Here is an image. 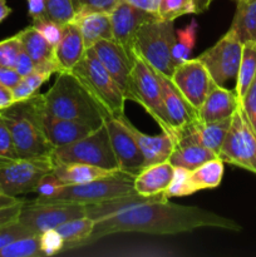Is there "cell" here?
<instances>
[{
    "label": "cell",
    "mask_w": 256,
    "mask_h": 257,
    "mask_svg": "<svg viewBox=\"0 0 256 257\" xmlns=\"http://www.w3.org/2000/svg\"><path fill=\"white\" fill-rule=\"evenodd\" d=\"M201 227L240 231L233 220L197 206H182L165 200L152 201L130 208L113 217L94 223L84 246L114 233L140 232L148 235H177Z\"/></svg>",
    "instance_id": "1"
},
{
    "label": "cell",
    "mask_w": 256,
    "mask_h": 257,
    "mask_svg": "<svg viewBox=\"0 0 256 257\" xmlns=\"http://www.w3.org/2000/svg\"><path fill=\"white\" fill-rule=\"evenodd\" d=\"M0 117L12 133L18 157L27 160L52 158L54 147L50 145L43 127L42 94L14 102L2 110Z\"/></svg>",
    "instance_id": "2"
},
{
    "label": "cell",
    "mask_w": 256,
    "mask_h": 257,
    "mask_svg": "<svg viewBox=\"0 0 256 257\" xmlns=\"http://www.w3.org/2000/svg\"><path fill=\"white\" fill-rule=\"evenodd\" d=\"M42 105L47 114L95 127L102 125L108 118L72 72L58 73L54 84L42 94Z\"/></svg>",
    "instance_id": "3"
},
{
    "label": "cell",
    "mask_w": 256,
    "mask_h": 257,
    "mask_svg": "<svg viewBox=\"0 0 256 257\" xmlns=\"http://www.w3.org/2000/svg\"><path fill=\"white\" fill-rule=\"evenodd\" d=\"M70 72L78 78L108 118L124 115L125 95L122 88L105 70L92 49L85 50L82 59Z\"/></svg>",
    "instance_id": "4"
},
{
    "label": "cell",
    "mask_w": 256,
    "mask_h": 257,
    "mask_svg": "<svg viewBox=\"0 0 256 257\" xmlns=\"http://www.w3.org/2000/svg\"><path fill=\"white\" fill-rule=\"evenodd\" d=\"M125 99L138 103L156 120L162 132L170 135L176 141V132L166 113L162 88L157 72L136 53L132 72L125 89Z\"/></svg>",
    "instance_id": "5"
},
{
    "label": "cell",
    "mask_w": 256,
    "mask_h": 257,
    "mask_svg": "<svg viewBox=\"0 0 256 257\" xmlns=\"http://www.w3.org/2000/svg\"><path fill=\"white\" fill-rule=\"evenodd\" d=\"M137 193L135 190V176L117 171L107 177L98 178L80 185L64 186L54 197H39V203H63V205H92L109 198Z\"/></svg>",
    "instance_id": "6"
},
{
    "label": "cell",
    "mask_w": 256,
    "mask_h": 257,
    "mask_svg": "<svg viewBox=\"0 0 256 257\" xmlns=\"http://www.w3.org/2000/svg\"><path fill=\"white\" fill-rule=\"evenodd\" d=\"M175 43L176 32L173 22L156 18L145 23L138 29L135 39V50L156 72L171 79L176 69L172 55Z\"/></svg>",
    "instance_id": "7"
},
{
    "label": "cell",
    "mask_w": 256,
    "mask_h": 257,
    "mask_svg": "<svg viewBox=\"0 0 256 257\" xmlns=\"http://www.w3.org/2000/svg\"><path fill=\"white\" fill-rule=\"evenodd\" d=\"M52 161L53 165L85 163L107 171H119L105 123L82 140L54 148Z\"/></svg>",
    "instance_id": "8"
},
{
    "label": "cell",
    "mask_w": 256,
    "mask_h": 257,
    "mask_svg": "<svg viewBox=\"0 0 256 257\" xmlns=\"http://www.w3.org/2000/svg\"><path fill=\"white\" fill-rule=\"evenodd\" d=\"M217 157L223 163H230L256 175V133L240 107L232 114L230 128Z\"/></svg>",
    "instance_id": "9"
},
{
    "label": "cell",
    "mask_w": 256,
    "mask_h": 257,
    "mask_svg": "<svg viewBox=\"0 0 256 257\" xmlns=\"http://www.w3.org/2000/svg\"><path fill=\"white\" fill-rule=\"evenodd\" d=\"M53 167L52 158L0 161V190L13 197L35 192L39 181Z\"/></svg>",
    "instance_id": "10"
},
{
    "label": "cell",
    "mask_w": 256,
    "mask_h": 257,
    "mask_svg": "<svg viewBox=\"0 0 256 257\" xmlns=\"http://www.w3.org/2000/svg\"><path fill=\"white\" fill-rule=\"evenodd\" d=\"M243 43L228 29V32L210 49L198 57L218 85L237 78Z\"/></svg>",
    "instance_id": "11"
},
{
    "label": "cell",
    "mask_w": 256,
    "mask_h": 257,
    "mask_svg": "<svg viewBox=\"0 0 256 257\" xmlns=\"http://www.w3.org/2000/svg\"><path fill=\"white\" fill-rule=\"evenodd\" d=\"M85 216L83 205H63V203H39L25 201L19 215V222L33 232L40 233L53 230L69 220Z\"/></svg>",
    "instance_id": "12"
},
{
    "label": "cell",
    "mask_w": 256,
    "mask_h": 257,
    "mask_svg": "<svg viewBox=\"0 0 256 257\" xmlns=\"http://www.w3.org/2000/svg\"><path fill=\"white\" fill-rule=\"evenodd\" d=\"M171 82L193 109L198 110L215 84L210 73L198 58L188 59L176 67Z\"/></svg>",
    "instance_id": "13"
},
{
    "label": "cell",
    "mask_w": 256,
    "mask_h": 257,
    "mask_svg": "<svg viewBox=\"0 0 256 257\" xmlns=\"http://www.w3.org/2000/svg\"><path fill=\"white\" fill-rule=\"evenodd\" d=\"M109 135L110 145L118 162V168L128 175L137 176L145 168V158L130 132L120 118H107L104 120Z\"/></svg>",
    "instance_id": "14"
},
{
    "label": "cell",
    "mask_w": 256,
    "mask_h": 257,
    "mask_svg": "<svg viewBox=\"0 0 256 257\" xmlns=\"http://www.w3.org/2000/svg\"><path fill=\"white\" fill-rule=\"evenodd\" d=\"M113 39L119 43L131 55L136 54L135 39L138 29L145 23L158 18L157 14L136 8L124 0H119L109 12Z\"/></svg>",
    "instance_id": "15"
},
{
    "label": "cell",
    "mask_w": 256,
    "mask_h": 257,
    "mask_svg": "<svg viewBox=\"0 0 256 257\" xmlns=\"http://www.w3.org/2000/svg\"><path fill=\"white\" fill-rule=\"evenodd\" d=\"M90 49L94 52L95 57L102 63L105 70L112 75L113 79L125 93L136 54L131 55L114 39L98 40Z\"/></svg>",
    "instance_id": "16"
},
{
    "label": "cell",
    "mask_w": 256,
    "mask_h": 257,
    "mask_svg": "<svg viewBox=\"0 0 256 257\" xmlns=\"http://www.w3.org/2000/svg\"><path fill=\"white\" fill-rule=\"evenodd\" d=\"M22 47L34 63L35 70L52 75L59 73L60 68L55 58V48L43 38L33 25L18 33Z\"/></svg>",
    "instance_id": "17"
},
{
    "label": "cell",
    "mask_w": 256,
    "mask_h": 257,
    "mask_svg": "<svg viewBox=\"0 0 256 257\" xmlns=\"http://www.w3.org/2000/svg\"><path fill=\"white\" fill-rule=\"evenodd\" d=\"M43 127H44L48 141L54 148L70 145L75 141L82 140L98 128L88 123L54 117V115L47 114L44 110H43Z\"/></svg>",
    "instance_id": "18"
},
{
    "label": "cell",
    "mask_w": 256,
    "mask_h": 257,
    "mask_svg": "<svg viewBox=\"0 0 256 257\" xmlns=\"http://www.w3.org/2000/svg\"><path fill=\"white\" fill-rule=\"evenodd\" d=\"M123 123L130 130L135 137L143 158H145V167L156 165V163L167 162L175 148V140L167 133L162 132L157 136H150L141 132L130 122L125 114L122 117Z\"/></svg>",
    "instance_id": "19"
},
{
    "label": "cell",
    "mask_w": 256,
    "mask_h": 257,
    "mask_svg": "<svg viewBox=\"0 0 256 257\" xmlns=\"http://www.w3.org/2000/svg\"><path fill=\"white\" fill-rule=\"evenodd\" d=\"M240 107V100L235 90L226 89L223 85L213 84L197 110L198 119L202 122H216L232 117Z\"/></svg>",
    "instance_id": "20"
},
{
    "label": "cell",
    "mask_w": 256,
    "mask_h": 257,
    "mask_svg": "<svg viewBox=\"0 0 256 257\" xmlns=\"http://www.w3.org/2000/svg\"><path fill=\"white\" fill-rule=\"evenodd\" d=\"M213 158H217V156L212 151L200 145L187 131L181 130L177 133L175 148L168 162L173 167H182L192 171Z\"/></svg>",
    "instance_id": "21"
},
{
    "label": "cell",
    "mask_w": 256,
    "mask_h": 257,
    "mask_svg": "<svg viewBox=\"0 0 256 257\" xmlns=\"http://www.w3.org/2000/svg\"><path fill=\"white\" fill-rule=\"evenodd\" d=\"M157 75L161 83V88H162L166 113H167L168 119H170L171 124L175 130L176 137H177V133L182 128H185L188 123H191L197 118V110L193 109L188 104L187 100L178 92V89L171 82L170 78L165 77V75L158 72Z\"/></svg>",
    "instance_id": "22"
},
{
    "label": "cell",
    "mask_w": 256,
    "mask_h": 257,
    "mask_svg": "<svg viewBox=\"0 0 256 257\" xmlns=\"http://www.w3.org/2000/svg\"><path fill=\"white\" fill-rule=\"evenodd\" d=\"M165 198H167L165 196V193L151 196V197H145V196H141L138 195V193L120 196V197L109 198V200L102 201V202L85 205V216L92 218L94 222H97V221L113 217V216L115 215H119V213L124 212V211L130 210V208L132 207H136V206L143 205V203L147 202H152V201L165 200Z\"/></svg>",
    "instance_id": "23"
},
{
    "label": "cell",
    "mask_w": 256,
    "mask_h": 257,
    "mask_svg": "<svg viewBox=\"0 0 256 257\" xmlns=\"http://www.w3.org/2000/svg\"><path fill=\"white\" fill-rule=\"evenodd\" d=\"M85 50L79 28L73 22L65 24L63 27L62 39L55 47V58L60 72H70L82 59Z\"/></svg>",
    "instance_id": "24"
},
{
    "label": "cell",
    "mask_w": 256,
    "mask_h": 257,
    "mask_svg": "<svg viewBox=\"0 0 256 257\" xmlns=\"http://www.w3.org/2000/svg\"><path fill=\"white\" fill-rule=\"evenodd\" d=\"M173 171L175 167L168 161L145 167L135 177L136 192L145 197L161 195L170 186Z\"/></svg>",
    "instance_id": "25"
},
{
    "label": "cell",
    "mask_w": 256,
    "mask_h": 257,
    "mask_svg": "<svg viewBox=\"0 0 256 257\" xmlns=\"http://www.w3.org/2000/svg\"><path fill=\"white\" fill-rule=\"evenodd\" d=\"M73 23L82 33L85 49L92 48L98 40L113 39L112 22L109 13L88 12L75 14Z\"/></svg>",
    "instance_id": "26"
},
{
    "label": "cell",
    "mask_w": 256,
    "mask_h": 257,
    "mask_svg": "<svg viewBox=\"0 0 256 257\" xmlns=\"http://www.w3.org/2000/svg\"><path fill=\"white\" fill-rule=\"evenodd\" d=\"M231 118L216 120V122H202L197 117L182 130L187 131L200 145H202L203 147L212 151L216 156H218V152H220L226 135H227L228 128H230Z\"/></svg>",
    "instance_id": "27"
},
{
    "label": "cell",
    "mask_w": 256,
    "mask_h": 257,
    "mask_svg": "<svg viewBox=\"0 0 256 257\" xmlns=\"http://www.w3.org/2000/svg\"><path fill=\"white\" fill-rule=\"evenodd\" d=\"M53 172L58 176L65 186L80 185L98 178L107 177L117 171H107L97 166L85 165V163H60L54 165Z\"/></svg>",
    "instance_id": "28"
},
{
    "label": "cell",
    "mask_w": 256,
    "mask_h": 257,
    "mask_svg": "<svg viewBox=\"0 0 256 257\" xmlns=\"http://www.w3.org/2000/svg\"><path fill=\"white\" fill-rule=\"evenodd\" d=\"M223 162L220 158L207 161L200 167L190 171L188 186L191 195L202 190H213L218 187L223 177Z\"/></svg>",
    "instance_id": "29"
},
{
    "label": "cell",
    "mask_w": 256,
    "mask_h": 257,
    "mask_svg": "<svg viewBox=\"0 0 256 257\" xmlns=\"http://www.w3.org/2000/svg\"><path fill=\"white\" fill-rule=\"evenodd\" d=\"M230 30L242 43L247 40L256 42V0L237 2Z\"/></svg>",
    "instance_id": "30"
},
{
    "label": "cell",
    "mask_w": 256,
    "mask_h": 257,
    "mask_svg": "<svg viewBox=\"0 0 256 257\" xmlns=\"http://www.w3.org/2000/svg\"><path fill=\"white\" fill-rule=\"evenodd\" d=\"M94 223L95 222L92 218L83 216V217L69 220L58 226L55 230L64 240V251L69 250V248L83 247L85 241L92 233Z\"/></svg>",
    "instance_id": "31"
},
{
    "label": "cell",
    "mask_w": 256,
    "mask_h": 257,
    "mask_svg": "<svg viewBox=\"0 0 256 257\" xmlns=\"http://www.w3.org/2000/svg\"><path fill=\"white\" fill-rule=\"evenodd\" d=\"M256 75V42L247 40L242 44L240 68L236 78L235 92L238 100L243 97Z\"/></svg>",
    "instance_id": "32"
},
{
    "label": "cell",
    "mask_w": 256,
    "mask_h": 257,
    "mask_svg": "<svg viewBox=\"0 0 256 257\" xmlns=\"http://www.w3.org/2000/svg\"><path fill=\"white\" fill-rule=\"evenodd\" d=\"M198 24L195 19L186 28L176 32V43L173 47V62L176 67L186 60L191 59L192 50L196 44V35H197Z\"/></svg>",
    "instance_id": "33"
},
{
    "label": "cell",
    "mask_w": 256,
    "mask_h": 257,
    "mask_svg": "<svg viewBox=\"0 0 256 257\" xmlns=\"http://www.w3.org/2000/svg\"><path fill=\"white\" fill-rule=\"evenodd\" d=\"M0 257H45L40 246V235L22 237L0 250Z\"/></svg>",
    "instance_id": "34"
},
{
    "label": "cell",
    "mask_w": 256,
    "mask_h": 257,
    "mask_svg": "<svg viewBox=\"0 0 256 257\" xmlns=\"http://www.w3.org/2000/svg\"><path fill=\"white\" fill-rule=\"evenodd\" d=\"M50 77H52V75L47 74V73L38 72V70H33L30 74L22 77L20 82L12 89L14 102L29 99V98L37 95L40 87H42L47 80H49Z\"/></svg>",
    "instance_id": "35"
},
{
    "label": "cell",
    "mask_w": 256,
    "mask_h": 257,
    "mask_svg": "<svg viewBox=\"0 0 256 257\" xmlns=\"http://www.w3.org/2000/svg\"><path fill=\"white\" fill-rule=\"evenodd\" d=\"M186 14H196L193 0H160L157 15L160 19L173 22Z\"/></svg>",
    "instance_id": "36"
},
{
    "label": "cell",
    "mask_w": 256,
    "mask_h": 257,
    "mask_svg": "<svg viewBox=\"0 0 256 257\" xmlns=\"http://www.w3.org/2000/svg\"><path fill=\"white\" fill-rule=\"evenodd\" d=\"M75 17L72 0H47L45 19L53 20L60 25L73 22Z\"/></svg>",
    "instance_id": "37"
},
{
    "label": "cell",
    "mask_w": 256,
    "mask_h": 257,
    "mask_svg": "<svg viewBox=\"0 0 256 257\" xmlns=\"http://www.w3.org/2000/svg\"><path fill=\"white\" fill-rule=\"evenodd\" d=\"M188 175L190 171L182 167H175L173 171V177L171 181L170 186L165 191V196L170 197H185L190 196V186H188Z\"/></svg>",
    "instance_id": "38"
},
{
    "label": "cell",
    "mask_w": 256,
    "mask_h": 257,
    "mask_svg": "<svg viewBox=\"0 0 256 257\" xmlns=\"http://www.w3.org/2000/svg\"><path fill=\"white\" fill-rule=\"evenodd\" d=\"M22 49V42L18 34L2 40L0 42V67L14 68L18 55Z\"/></svg>",
    "instance_id": "39"
},
{
    "label": "cell",
    "mask_w": 256,
    "mask_h": 257,
    "mask_svg": "<svg viewBox=\"0 0 256 257\" xmlns=\"http://www.w3.org/2000/svg\"><path fill=\"white\" fill-rule=\"evenodd\" d=\"M33 27L43 35L45 40L48 43L53 45V47H57L58 43L60 42L63 35V27L64 25H60L58 23L53 22V20L49 19H38V20H33Z\"/></svg>",
    "instance_id": "40"
},
{
    "label": "cell",
    "mask_w": 256,
    "mask_h": 257,
    "mask_svg": "<svg viewBox=\"0 0 256 257\" xmlns=\"http://www.w3.org/2000/svg\"><path fill=\"white\" fill-rule=\"evenodd\" d=\"M30 228L20 223L19 221L13 223H8V225L0 226V250L8 246L9 243L14 242L15 240H19L22 237H27V236L34 235Z\"/></svg>",
    "instance_id": "41"
},
{
    "label": "cell",
    "mask_w": 256,
    "mask_h": 257,
    "mask_svg": "<svg viewBox=\"0 0 256 257\" xmlns=\"http://www.w3.org/2000/svg\"><path fill=\"white\" fill-rule=\"evenodd\" d=\"M240 108L242 109L248 124L256 133V75L248 89L240 99Z\"/></svg>",
    "instance_id": "42"
},
{
    "label": "cell",
    "mask_w": 256,
    "mask_h": 257,
    "mask_svg": "<svg viewBox=\"0 0 256 257\" xmlns=\"http://www.w3.org/2000/svg\"><path fill=\"white\" fill-rule=\"evenodd\" d=\"M40 246L45 256H54L64 251V240L55 228L40 233Z\"/></svg>",
    "instance_id": "43"
},
{
    "label": "cell",
    "mask_w": 256,
    "mask_h": 257,
    "mask_svg": "<svg viewBox=\"0 0 256 257\" xmlns=\"http://www.w3.org/2000/svg\"><path fill=\"white\" fill-rule=\"evenodd\" d=\"M64 186L65 185L58 178V176L53 171H50L47 175L43 176L42 180L39 181L35 192L38 193L39 197H54L55 195H58L64 188Z\"/></svg>",
    "instance_id": "44"
},
{
    "label": "cell",
    "mask_w": 256,
    "mask_h": 257,
    "mask_svg": "<svg viewBox=\"0 0 256 257\" xmlns=\"http://www.w3.org/2000/svg\"><path fill=\"white\" fill-rule=\"evenodd\" d=\"M119 0H72L75 14L88 12L109 13Z\"/></svg>",
    "instance_id": "45"
},
{
    "label": "cell",
    "mask_w": 256,
    "mask_h": 257,
    "mask_svg": "<svg viewBox=\"0 0 256 257\" xmlns=\"http://www.w3.org/2000/svg\"><path fill=\"white\" fill-rule=\"evenodd\" d=\"M18 153L9 128L0 117V161L17 160Z\"/></svg>",
    "instance_id": "46"
},
{
    "label": "cell",
    "mask_w": 256,
    "mask_h": 257,
    "mask_svg": "<svg viewBox=\"0 0 256 257\" xmlns=\"http://www.w3.org/2000/svg\"><path fill=\"white\" fill-rule=\"evenodd\" d=\"M24 202L25 201L22 200L19 203H17V205L0 208V226L17 222V221L19 220L20 211H22V207L23 205H24Z\"/></svg>",
    "instance_id": "47"
},
{
    "label": "cell",
    "mask_w": 256,
    "mask_h": 257,
    "mask_svg": "<svg viewBox=\"0 0 256 257\" xmlns=\"http://www.w3.org/2000/svg\"><path fill=\"white\" fill-rule=\"evenodd\" d=\"M14 68L15 70L22 75V77H25V75L30 74L33 70H35L34 63H33L32 58L29 57V54H28L24 49L20 50L19 55H18L17 58V62H15Z\"/></svg>",
    "instance_id": "48"
},
{
    "label": "cell",
    "mask_w": 256,
    "mask_h": 257,
    "mask_svg": "<svg viewBox=\"0 0 256 257\" xmlns=\"http://www.w3.org/2000/svg\"><path fill=\"white\" fill-rule=\"evenodd\" d=\"M22 79V75L13 67H0V83L4 87L13 89Z\"/></svg>",
    "instance_id": "49"
},
{
    "label": "cell",
    "mask_w": 256,
    "mask_h": 257,
    "mask_svg": "<svg viewBox=\"0 0 256 257\" xmlns=\"http://www.w3.org/2000/svg\"><path fill=\"white\" fill-rule=\"evenodd\" d=\"M28 14L32 20H38L45 18V4L47 0H27Z\"/></svg>",
    "instance_id": "50"
},
{
    "label": "cell",
    "mask_w": 256,
    "mask_h": 257,
    "mask_svg": "<svg viewBox=\"0 0 256 257\" xmlns=\"http://www.w3.org/2000/svg\"><path fill=\"white\" fill-rule=\"evenodd\" d=\"M124 2L130 3L133 7L140 8V9L146 10V12L148 13L157 14L158 3H160V0H124Z\"/></svg>",
    "instance_id": "51"
},
{
    "label": "cell",
    "mask_w": 256,
    "mask_h": 257,
    "mask_svg": "<svg viewBox=\"0 0 256 257\" xmlns=\"http://www.w3.org/2000/svg\"><path fill=\"white\" fill-rule=\"evenodd\" d=\"M13 103H14V97H13L12 89L4 87L0 83V109H5L9 105H12Z\"/></svg>",
    "instance_id": "52"
},
{
    "label": "cell",
    "mask_w": 256,
    "mask_h": 257,
    "mask_svg": "<svg viewBox=\"0 0 256 257\" xmlns=\"http://www.w3.org/2000/svg\"><path fill=\"white\" fill-rule=\"evenodd\" d=\"M20 201H22L20 198L13 197V196L7 195V193L3 192V191L0 190V208L8 207V206L17 205V203H19Z\"/></svg>",
    "instance_id": "53"
},
{
    "label": "cell",
    "mask_w": 256,
    "mask_h": 257,
    "mask_svg": "<svg viewBox=\"0 0 256 257\" xmlns=\"http://www.w3.org/2000/svg\"><path fill=\"white\" fill-rule=\"evenodd\" d=\"M12 8L8 5L7 0H0V23L4 22L10 14H12Z\"/></svg>",
    "instance_id": "54"
},
{
    "label": "cell",
    "mask_w": 256,
    "mask_h": 257,
    "mask_svg": "<svg viewBox=\"0 0 256 257\" xmlns=\"http://www.w3.org/2000/svg\"><path fill=\"white\" fill-rule=\"evenodd\" d=\"M195 2V9L196 14H201V13H205L206 10L210 8L211 0H193Z\"/></svg>",
    "instance_id": "55"
},
{
    "label": "cell",
    "mask_w": 256,
    "mask_h": 257,
    "mask_svg": "<svg viewBox=\"0 0 256 257\" xmlns=\"http://www.w3.org/2000/svg\"><path fill=\"white\" fill-rule=\"evenodd\" d=\"M211 2H215V0H211ZM233 2H236V3H237V2H240V0H233Z\"/></svg>",
    "instance_id": "56"
},
{
    "label": "cell",
    "mask_w": 256,
    "mask_h": 257,
    "mask_svg": "<svg viewBox=\"0 0 256 257\" xmlns=\"http://www.w3.org/2000/svg\"><path fill=\"white\" fill-rule=\"evenodd\" d=\"M0 114H2V109H0Z\"/></svg>",
    "instance_id": "57"
}]
</instances>
